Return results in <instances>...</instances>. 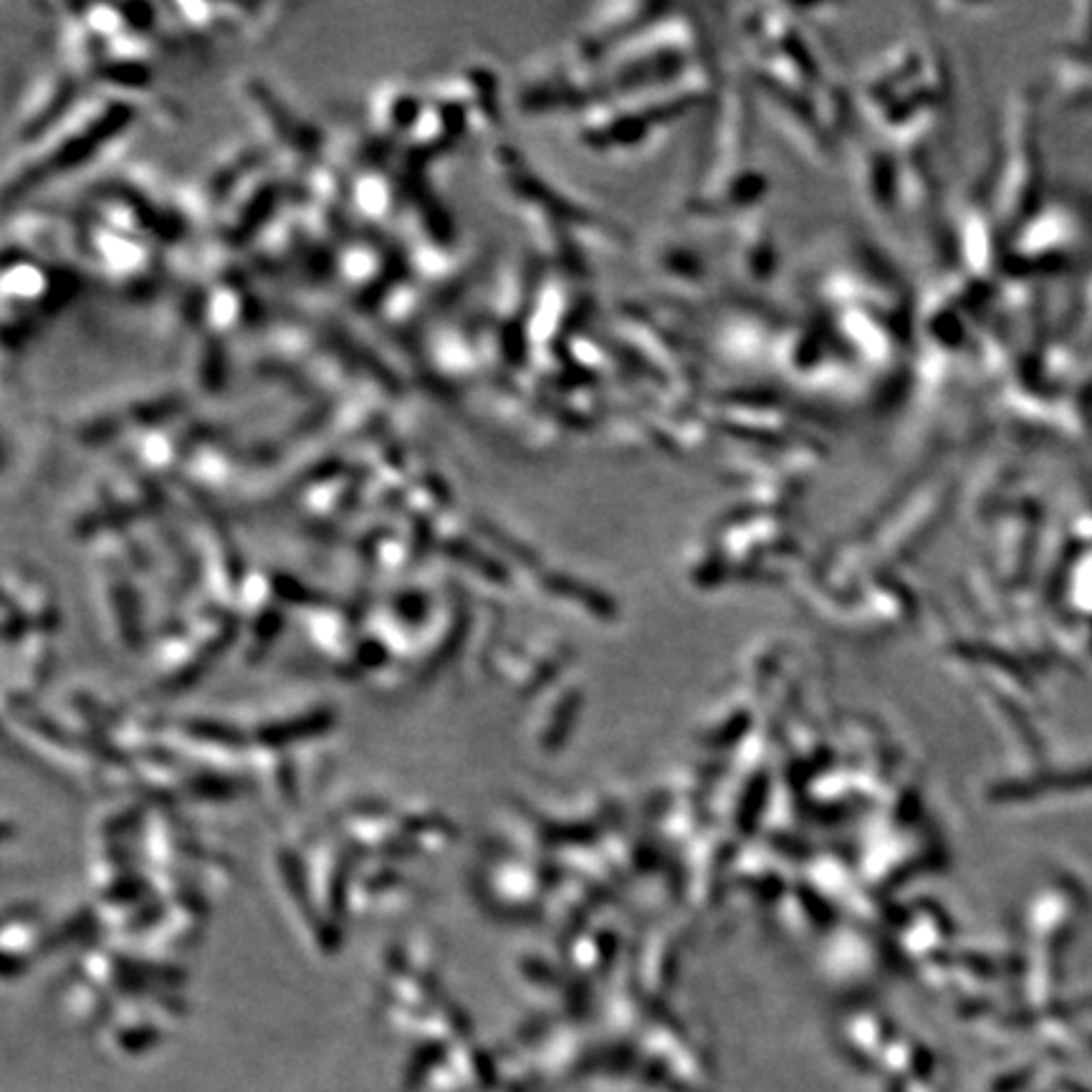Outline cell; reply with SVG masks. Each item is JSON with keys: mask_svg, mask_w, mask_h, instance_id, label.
Returning a JSON list of instances; mask_svg holds the SVG:
<instances>
[{"mask_svg": "<svg viewBox=\"0 0 1092 1092\" xmlns=\"http://www.w3.org/2000/svg\"><path fill=\"white\" fill-rule=\"evenodd\" d=\"M1072 1090H1075V1092H1087V1090H1083V1087H1072Z\"/></svg>", "mask_w": 1092, "mask_h": 1092, "instance_id": "obj_1", "label": "cell"}]
</instances>
